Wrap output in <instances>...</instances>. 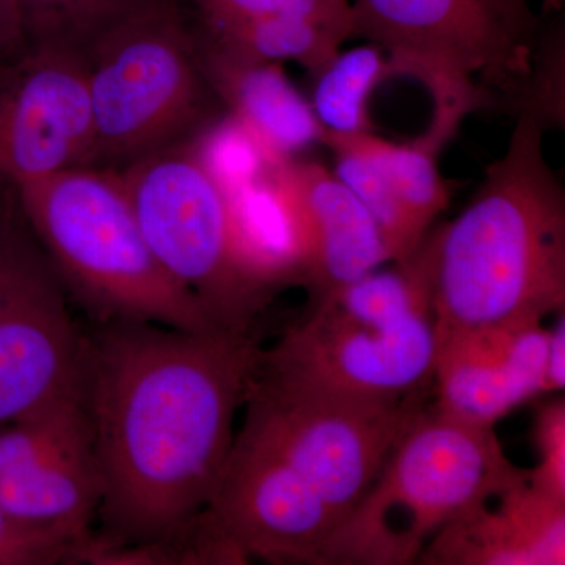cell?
Returning <instances> with one entry per match:
<instances>
[{
	"instance_id": "obj_20",
	"label": "cell",
	"mask_w": 565,
	"mask_h": 565,
	"mask_svg": "<svg viewBox=\"0 0 565 565\" xmlns=\"http://www.w3.org/2000/svg\"><path fill=\"white\" fill-rule=\"evenodd\" d=\"M141 0H13L25 46L82 55Z\"/></svg>"
},
{
	"instance_id": "obj_21",
	"label": "cell",
	"mask_w": 565,
	"mask_h": 565,
	"mask_svg": "<svg viewBox=\"0 0 565 565\" xmlns=\"http://www.w3.org/2000/svg\"><path fill=\"white\" fill-rule=\"evenodd\" d=\"M313 109L323 129L338 134L371 132L367 98L388 77L384 52L374 44L338 54L319 74Z\"/></svg>"
},
{
	"instance_id": "obj_12",
	"label": "cell",
	"mask_w": 565,
	"mask_h": 565,
	"mask_svg": "<svg viewBox=\"0 0 565 565\" xmlns=\"http://www.w3.org/2000/svg\"><path fill=\"white\" fill-rule=\"evenodd\" d=\"M202 522L241 564L321 565L340 516L289 465L236 434Z\"/></svg>"
},
{
	"instance_id": "obj_6",
	"label": "cell",
	"mask_w": 565,
	"mask_h": 565,
	"mask_svg": "<svg viewBox=\"0 0 565 565\" xmlns=\"http://www.w3.org/2000/svg\"><path fill=\"white\" fill-rule=\"evenodd\" d=\"M81 58L93 120L84 166L118 172L203 125L212 90L181 0H141Z\"/></svg>"
},
{
	"instance_id": "obj_2",
	"label": "cell",
	"mask_w": 565,
	"mask_h": 565,
	"mask_svg": "<svg viewBox=\"0 0 565 565\" xmlns=\"http://www.w3.org/2000/svg\"><path fill=\"white\" fill-rule=\"evenodd\" d=\"M545 128L522 111L468 206L408 259L426 285L435 337L564 311L565 193L544 156Z\"/></svg>"
},
{
	"instance_id": "obj_11",
	"label": "cell",
	"mask_w": 565,
	"mask_h": 565,
	"mask_svg": "<svg viewBox=\"0 0 565 565\" xmlns=\"http://www.w3.org/2000/svg\"><path fill=\"white\" fill-rule=\"evenodd\" d=\"M102 498L79 388L0 427V505L11 516L81 542L90 557Z\"/></svg>"
},
{
	"instance_id": "obj_10",
	"label": "cell",
	"mask_w": 565,
	"mask_h": 565,
	"mask_svg": "<svg viewBox=\"0 0 565 565\" xmlns=\"http://www.w3.org/2000/svg\"><path fill=\"white\" fill-rule=\"evenodd\" d=\"M66 294L17 192L0 188V427L79 388L84 330Z\"/></svg>"
},
{
	"instance_id": "obj_8",
	"label": "cell",
	"mask_w": 565,
	"mask_h": 565,
	"mask_svg": "<svg viewBox=\"0 0 565 565\" xmlns=\"http://www.w3.org/2000/svg\"><path fill=\"white\" fill-rule=\"evenodd\" d=\"M243 405L241 437L302 476L340 522L424 408L422 399L384 401L343 392L266 362L262 352Z\"/></svg>"
},
{
	"instance_id": "obj_27",
	"label": "cell",
	"mask_w": 565,
	"mask_h": 565,
	"mask_svg": "<svg viewBox=\"0 0 565 565\" xmlns=\"http://www.w3.org/2000/svg\"><path fill=\"white\" fill-rule=\"evenodd\" d=\"M13 0H0V62L25 50Z\"/></svg>"
},
{
	"instance_id": "obj_24",
	"label": "cell",
	"mask_w": 565,
	"mask_h": 565,
	"mask_svg": "<svg viewBox=\"0 0 565 565\" xmlns=\"http://www.w3.org/2000/svg\"><path fill=\"white\" fill-rule=\"evenodd\" d=\"M87 556L81 542L25 525L0 505V565L84 564Z\"/></svg>"
},
{
	"instance_id": "obj_18",
	"label": "cell",
	"mask_w": 565,
	"mask_h": 565,
	"mask_svg": "<svg viewBox=\"0 0 565 565\" xmlns=\"http://www.w3.org/2000/svg\"><path fill=\"white\" fill-rule=\"evenodd\" d=\"M200 39L252 62L292 61L319 76L340 54L348 32L299 17H270L218 28H196Z\"/></svg>"
},
{
	"instance_id": "obj_7",
	"label": "cell",
	"mask_w": 565,
	"mask_h": 565,
	"mask_svg": "<svg viewBox=\"0 0 565 565\" xmlns=\"http://www.w3.org/2000/svg\"><path fill=\"white\" fill-rule=\"evenodd\" d=\"M263 359L334 388L422 399L434 385V315L414 264L373 270L311 305Z\"/></svg>"
},
{
	"instance_id": "obj_15",
	"label": "cell",
	"mask_w": 565,
	"mask_h": 565,
	"mask_svg": "<svg viewBox=\"0 0 565 565\" xmlns=\"http://www.w3.org/2000/svg\"><path fill=\"white\" fill-rule=\"evenodd\" d=\"M548 330L539 321L490 323L437 338L435 407L494 427L519 405L545 394Z\"/></svg>"
},
{
	"instance_id": "obj_1",
	"label": "cell",
	"mask_w": 565,
	"mask_h": 565,
	"mask_svg": "<svg viewBox=\"0 0 565 565\" xmlns=\"http://www.w3.org/2000/svg\"><path fill=\"white\" fill-rule=\"evenodd\" d=\"M252 332L95 322L79 388L103 478L90 564H159L210 504L258 364Z\"/></svg>"
},
{
	"instance_id": "obj_5",
	"label": "cell",
	"mask_w": 565,
	"mask_h": 565,
	"mask_svg": "<svg viewBox=\"0 0 565 565\" xmlns=\"http://www.w3.org/2000/svg\"><path fill=\"white\" fill-rule=\"evenodd\" d=\"M148 247L221 329L252 332L291 281L256 250L203 145L181 141L118 170Z\"/></svg>"
},
{
	"instance_id": "obj_19",
	"label": "cell",
	"mask_w": 565,
	"mask_h": 565,
	"mask_svg": "<svg viewBox=\"0 0 565 565\" xmlns=\"http://www.w3.org/2000/svg\"><path fill=\"white\" fill-rule=\"evenodd\" d=\"M321 141L343 145L373 163L423 233L448 206V188L437 163L441 147L429 137L399 145L371 132L338 134L323 129Z\"/></svg>"
},
{
	"instance_id": "obj_25",
	"label": "cell",
	"mask_w": 565,
	"mask_h": 565,
	"mask_svg": "<svg viewBox=\"0 0 565 565\" xmlns=\"http://www.w3.org/2000/svg\"><path fill=\"white\" fill-rule=\"evenodd\" d=\"M534 441L539 463L527 482L556 500L565 501V401L557 397L535 415Z\"/></svg>"
},
{
	"instance_id": "obj_23",
	"label": "cell",
	"mask_w": 565,
	"mask_h": 565,
	"mask_svg": "<svg viewBox=\"0 0 565 565\" xmlns=\"http://www.w3.org/2000/svg\"><path fill=\"white\" fill-rule=\"evenodd\" d=\"M200 28H218L270 17H299L341 29L352 36L351 0H185Z\"/></svg>"
},
{
	"instance_id": "obj_4",
	"label": "cell",
	"mask_w": 565,
	"mask_h": 565,
	"mask_svg": "<svg viewBox=\"0 0 565 565\" xmlns=\"http://www.w3.org/2000/svg\"><path fill=\"white\" fill-rule=\"evenodd\" d=\"M527 476L504 455L494 427L423 408L333 531L321 565L418 563L435 534Z\"/></svg>"
},
{
	"instance_id": "obj_9",
	"label": "cell",
	"mask_w": 565,
	"mask_h": 565,
	"mask_svg": "<svg viewBox=\"0 0 565 565\" xmlns=\"http://www.w3.org/2000/svg\"><path fill=\"white\" fill-rule=\"evenodd\" d=\"M352 36L386 52L390 76H411L433 96V126L455 136L493 90H523L534 71L525 36L494 0H352Z\"/></svg>"
},
{
	"instance_id": "obj_29",
	"label": "cell",
	"mask_w": 565,
	"mask_h": 565,
	"mask_svg": "<svg viewBox=\"0 0 565 565\" xmlns=\"http://www.w3.org/2000/svg\"><path fill=\"white\" fill-rule=\"evenodd\" d=\"M564 0H544V11L559 10Z\"/></svg>"
},
{
	"instance_id": "obj_22",
	"label": "cell",
	"mask_w": 565,
	"mask_h": 565,
	"mask_svg": "<svg viewBox=\"0 0 565 565\" xmlns=\"http://www.w3.org/2000/svg\"><path fill=\"white\" fill-rule=\"evenodd\" d=\"M337 156L334 174L366 207L384 239L390 259L404 266L423 244L426 233L411 217L403 203L394 195L384 174L359 152L343 145L326 143Z\"/></svg>"
},
{
	"instance_id": "obj_26",
	"label": "cell",
	"mask_w": 565,
	"mask_h": 565,
	"mask_svg": "<svg viewBox=\"0 0 565 565\" xmlns=\"http://www.w3.org/2000/svg\"><path fill=\"white\" fill-rule=\"evenodd\" d=\"M565 386V318L561 311L553 329L548 330L546 345L544 392H563Z\"/></svg>"
},
{
	"instance_id": "obj_28",
	"label": "cell",
	"mask_w": 565,
	"mask_h": 565,
	"mask_svg": "<svg viewBox=\"0 0 565 565\" xmlns=\"http://www.w3.org/2000/svg\"><path fill=\"white\" fill-rule=\"evenodd\" d=\"M498 9L501 10L505 21L512 25L515 32L520 35L526 36L527 29H530V10H527V0H494Z\"/></svg>"
},
{
	"instance_id": "obj_3",
	"label": "cell",
	"mask_w": 565,
	"mask_h": 565,
	"mask_svg": "<svg viewBox=\"0 0 565 565\" xmlns=\"http://www.w3.org/2000/svg\"><path fill=\"white\" fill-rule=\"evenodd\" d=\"M14 192L66 292L93 322L221 329L152 255L117 170L70 167Z\"/></svg>"
},
{
	"instance_id": "obj_13",
	"label": "cell",
	"mask_w": 565,
	"mask_h": 565,
	"mask_svg": "<svg viewBox=\"0 0 565 565\" xmlns=\"http://www.w3.org/2000/svg\"><path fill=\"white\" fill-rule=\"evenodd\" d=\"M92 141L81 57L25 47L0 62V188L84 166Z\"/></svg>"
},
{
	"instance_id": "obj_17",
	"label": "cell",
	"mask_w": 565,
	"mask_h": 565,
	"mask_svg": "<svg viewBox=\"0 0 565 565\" xmlns=\"http://www.w3.org/2000/svg\"><path fill=\"white\" fill-rule=\"evenodd\" d=\"M196 40L212 93L270 162L291 159L294 152L321 141L323 126L313 106L278 63L244 61L211 46L199 33Z\"/></svg>"
},
{
	"instance_id": "obj_14",
	"label": "cell",
	"mask_w": 565,
	"mask_h": 565,
	"mask_svg": "<svg viewBox=\"0 0 565 565\" xmlns=\"http://www.w3.org/2000/svg\"><path fill=\"white\" fill-rule=\"evenodd\" d=\"M269 178L311 305L392 262L370 212L326 167L286 159Z\"/></svg>"
},
{
	"instance_id": "obj_16",
	"label": "cell",
	"mask_w": 565,
	"mask_h": 565,
	"mask_svg": "<svg viewBox=\"0 0 565 565\" xmlns=\"http://www.w3.org/2000/svg\"><path fill=\"white\" fill-rule=\"evenodd\" d=\"M445 526L424 546L427 565H564L565 501L530 482L511 487Z\"/></svg>"
}]
</instances>
